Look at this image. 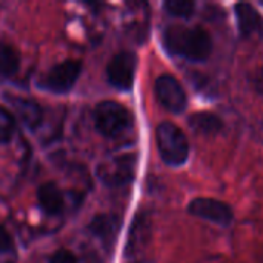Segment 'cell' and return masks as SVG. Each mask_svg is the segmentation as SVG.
<instances>
[{"mask_svg":"<svg viewBox=\"0 0 263 263\" xmlns=\"http://www.w3.org/2000/svg\"><path fill=\"white\" fill-rule=\"evenodd\" d=\"M14 248V242L9 236V233L0 227V254H5V253H11Z\"/></svg>","mask_w":263,"mask_h":263,"instance_id":"ac0fdd59","label":"cell"},{"mask_svg":"<svg viewBox=\"0 0 263 263\" xmlns=\"http://www.w3.org/2000/svg\"><path fill=\"white\" fill-rule=\"evenodd\" d=\"M96 129L105 137H117L133 126L129 111L117 102H100L94 109Z\"/></svg>","mask_w":263,"mask_h":263,"instance_id":"3957f363","label":"cell"},{"mask_svg":"<svg viewBox=\"0 0 263 263\" xmlns=\"http://www.w3.org/2000/svg\"><path fill=\"white\" fill-rule=\"evenodd\" d=\"M149 233V227H148V220H145L143 217H137L134 220L133 230H131V237L128 242V250L134 251L137 248H140V245L146 240Z\"/></svg>","mask_w":263,"mask_h":263,"instance_id":"2e32d148","label":"cell"},{"mask_svg":"<svg viewBox=\"0 0 263 263\" xmlns=\"http://www.w3.org/2000/svg\"><path fill=\"white\" fill-rule=\"evenodd\" d=\"M6 102L11 105V108L14 109L17 117L20 119V122L26 128L34 131L42 125L43 111H42L40 105L37 102H34L32 99L17 97V96H6Z\"/></svg>","mask_w":263,"mask_h":263,"instance_id":"9c48e42d","label":"cell"},{"mask_svg":"<svg viewBox=\"0 0 263 263\" xmlns=\"http://www.w3.org/2000/svg\"><path fill=\"white\" fill-rule=\"evenodd\" d=\"M80 72L82 63L79 60H65L52 66L45 74V77L40 80V86L55 94H65L72 89Z\"/></svg>","mask_w":263,"mask_h":263,"instance_id":"277c9868","label":"cell"},{"mask_svg":"<svg viewBox=\"0 0 263 263\" xmlns=\"http://www.w3.org/2000/svg\"><path fill=\"white\" fill-rule=\"evenodd\" d=\"M251 82H253V86H254V89H256L259 94H262L263 96V68L257 69V71L253 74V79H251Z\"/></svg>","mask_w":263,"mask_h":263,"instance_id":"ffe728a7","label":"cell"},{"mask_svg":"<svg viewBox=\"0 0 263 263\" xmlns=\"http://www.w3.org/2000/svg\"><path fill=\"white\" fill-rule=\"evenodd\" d=\"M157 148L162 160L170 166H182L190 156V143L185 133L171 122H163L156 131Z\"/></svg>","mask_w":263,"mask_h":263,"instance_id":"7a4b0ae2","label":"cell"},{"mask_svg":"<svg viewBox=\"0 0 263 263\" xmlns=\"http://www.w3.org/2000/svg\"><path fill=\"white\" fill-rule=\"evenodd\" d=\"M37 200H39L40 208L49 216H59V214H62V211L65 208L63 194L57 188V185L52 182H46L39 186Z\"/></svg>","mask_w":263,"mask_h":263,"instance_id":"8fae6325","label":"cell"},{"mask_svg":"<svg viewBox=\"0 0 263 263\" xmlns=\"http://www.w3.org/2000/svg\"><path fill=\"white\" fill-rule=\"evenodd\" d=\"M49 263H77L74 254L68 250H59L52 257Z\"/></svg>","mask_w":263,"mask_h":263,"instance_id":"d6986e66","label":"cell"},{"mask_svg":"<svg viewBox=\"0 0 263 263\" xmlns=\"http://www.w3.org/2000/svg\"><path fill=\"white\" fill-rule=\"evenodd\" d=\"M190 214L210 220L217 225H230L233 220V210L225 202L208 199V197H197L188 206Z\"/></svg>","mask_w":263,"mask_h":263,"instance_id":"ba28073f","label":"cell"},{"mask_svg":"<svg viewBox=\"0 0 263 263\" xmlns=\"http://www.w3.org/2000/svg\"><path fill=\"white\" fill-rule=\"evenodd\" d=\"M163 8L173 17L190 18L194 14L196 3L190 2V0H168V2L163 3Z\"/></svg>","mask_w":263,"mask_h":263,"instance_id":"9a60e30c","label":"cell"},{"mask_svg":"<svg viewBox=\"0 0 263 263\" xmlns=\"http://www.w3.org/2000/svg\"><path fill=\"white\" fill-rule=\"evenodd\" d=\"M15 129V122L14 117L0 106V143H8L12 139Z\"/></svg>","mask_w":263,"mask_h":263,"instance_id":"e0dca14e","label":"cell"},{"mask_svg":"<svg viewBox=\"0 0 263 263\" xmlns=\"http://www.w3.org/2000/svg\"><path fill=\"white\" fill-rule=\"evenodd\" d=\"M20 55L17 49L8 43H0V79H8L17 74Z\"/></svg>","mask_w":263,"mask_h":263,"instance_id":"5bb4252c","label":"cell"},{"mask_svg":"<svg viewBox=\"0 0 263 263\" xmlns=\"http://www.w3.org/2000/svg\"><path fill=\"white\" fill-rule=\"evenodd\" d=\"M190 125L197 133H202V134H216L223 126V123H222L219 116H216L213 112H206V111L194 112L190 117Z\"/></svg>","mask_w":263,"mask_h":263,"instance_id":"4fadbf2b","label":"cell"},{"mask_svg":"<svg viewBox=\"0 0 263 263\" xmlns=\"http://www.w3.org/2000/svg\"><path fill=\"white\" fill-rule=\"evenodd\" d=\"M134 171H136V156L122 154L108 162H103L97 168V176L108 186H122L134 179Z\"/></svg>","mask_w":263,"mask_h":263,"instance_id":"5b68a950","label":"cell"},{"mask_svg":"<svg viewBox=\"0 0 263 263\" xmlns=\"http://www.w3.org/2000/svg\"><path fill=\"white\" fill-rule=\"evenodd\" d=\"M236 18L242 35H254L263 31V18L250 3L236 5Z\"/></svg>","mask_w":263,"mask_h":263,"instance_id":"7c38bea8","label":"cell"},{"mask_svg":"<svg viewBox=\"0 0 263 263\" xmlns=\"http://www.w3.org/2000/svg\"><path fill=\"white\" fill-rule=\"evenodd\" d=\"M89 231L106 245H114L120 231V217L116 214H99L91 220Z\"/></svg>","mask_w":263,"mask_h":263,"instance_id":"30bf717a","label":"cell"},{"mask_svg":"<svg viewBox=\"0 0 263 263\" xmlns=\"http://www.w3.org/2000/svg\"><path fill=\"white\" fill-rule=\"evenodd\" d=\"M154 91H156V96H157V100L160 102V105L165 109H168L170 112L179 114V112L185 111V108L188 105L186 92L176 77H173L170 74H163V76L157 77Z\"/></svg>","mask_w":263,"mask_h":263,"instance_id":"8992f818","label":"cell"},{"mask_svg":"<svg viewBox=\"0 0 263 263\" xmlns=\"http://www.w3.org/2000/svg\"><path fill=\"white\" fill-rule=\"evenodd\" d=\"M165 48L190 62H203L213 51V40L206 29L200 26L173 25L163 34Z\"/></svg>","mask_w":263,"mask_h":263,"instance_id":"6da1fadb","label":"cell"},{"mask_svg":"<svg viewBox=\"0 0 263 263\" xmlns=\"http://www.w3.org/2000/svg\"><path fill=\"white\" fill-rule=\"evenodd\" d=\"M262 5H263V3H262Z\"/></svg>","mask_w":263,"mask_h":263,"instance_id":"44dd1931","label":"cell"},{"mask_svg":"<svg viewBox=\"0 0 263 263\" xmlns=\"http://www.w3.org/2000/svg\"><path fill=\"white\" fill-rule=\"evenodd\" d=\"M136 65H137V59L133 52L122 51L116 54L106 68L108 82L117 89L129 91L134 83Z\"/></svg>","mask_w":263,"mask_h":263,"instance_id":"52a82bcc","label":"cell"}]
</instances>
